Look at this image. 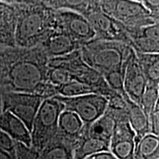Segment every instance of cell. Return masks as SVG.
<instances>
[{"instance_id":"e0dca14e","label":"cell","mask_w":159,"mask_h":159,"mask_svg":"<svg viewBox=\"0 0 159 159\" xmlns=\"http://www.w3.org/2000/svg\"><path fill=\"white\" fill-rule=\"evenodd\" d=\"M127 105L128 122L136 135V145L143 137L149 134L148 117L141 107L130 100L126 94L122 96Z\"/></svg>"},{"instance_id":"9a60e30c","label":"cell","mask_w":159,"mask_h":159,"mask_svg":"<svg viewBox=\"0 0 159 159\" xmlns=\"http://www.w3.org/2000/svg\"><path fill=\"white\" fill-rule=\"evenodd\" d=\"M16 11L12 3L0 2V46L16 47L15 28Z\"/></svg>"},{"instance_id":"484cf974","label":"cell","mask_w":159,"mask_h":159,"mask_svg":"<svg viewBox=\"0 0 159 159\" xmlns=\"http://www.w3.org/2000/svg\"><path fill=\"white\" fill-rule=\"evenodd\" d=\"M72 80L68 71L59 68L49 67L47 71V82L53 87H59Z\"/></svg>"},{"instance_id":"d6a6232c","label":"cell","mask_w":159,"mask_h":159,"mask_svg":"<svg viewBox=\"0 0 159 159\" xmlns=\"http://www.w3.org/2000/svg\"><path fill=\"white\" fill-rule=\"evenodd\" d=\"M2 47H1V46H0V49H1V48H2Z\"/></svg>"},{"instance_id":"ac0fdd59","label":"cell","mask_w":159,"mask_h":159,"mask_svg":"<svg viewBox=\"0 0 159 159\" xmlns=\"http://www.w3.org/2000/svg\"><path fill=\"white\" fill-rule=\"evenodd\" d=\"M116 125V121L112 114L105 111L102 116L87 127H84L83 134L95 137L110 142Z\"/></svg>"},{"instance_id":"52a82bcc","label":"cell","mask_w":159,"mask_h":159,"mask_svg":"<svg viewBox=\"0 0 159 159\" xmlns=\"http://www.w3.org/2000/svg\"><path fill=\"white\" fill-rule=\"evenodd\" d=\"M45 97L40 94L13 91L2 92V112L8 111L25 123L31 132L33 121Z\"/></svg>"},{"instance_id":"cb8c5ba5","label":"cell","mask_w":159,"mask_h":159,"mask_svg":"<svg viewBox=\"0 0 159 159\" xmlns=\"http://www.w3.org/2000/svg\"><path fill=\"white\" fill-rule=\"evenodd\" d=\"M159 100V86L147 85L146 89L141 99L139 106L142 109L146 116L149 117L152 112Z\"/></svg>"},{"instance_id":"603a6c76","label":"cell","mask_w":159,"mask_h":159,"mask_svg":"<svg viewBox=\"0 0 159 159\" xmlns=\"http://www.w3.org/2000/svg\"><path fill=\"white\" fill-rule=\"evenodd\" d=\"M55 96L63 97H74L86 94H99L96 89L90 85L71 80L59 87H54Z\"/></svg>"},{"instance_id":"83f0119b","label":"cell","mask_w":159,"mask_h":159,"mask_svg":"<svg viewBox=\"0 0 159 159\" xmlns=\"http://www.w3.org/2000/svg\"><path fill=\"white\" fill-rule=\"evenodd\" d=\"M149 134L159 136V103L148 117Z\"/></svg>"},{"instance_id":"8fae6325","label":"cell","mask_w":159,"mask_h":159,"mask_svg":"<svg viewBox=\"0 0 159 159\" xmlns=\"http://www.w3.org/2000/svg\"><path fill=\"white\" fill-rule=\"evenodd\" d=\"M136 135L128 121L116 123L110 141L109 152L117 159H134Z\"/></svg>"},{"instance_id":"277c9868","label":"cell","mask_w":159,"mask_h":159,"mask_svg":"<svg viewBox=\"0 0 159 159\" xmlns=\"http://www.w3.org/2000/svg\"><path fill=\"white\" fill-rule=\"evenodd\" d=\"M48 66L64 69L68 71L72 80L96 89L99 95L108 99L116 94L110 89L102 75L83 61L80 50L62 57L49 58Z\"/></svg>"},{"instance_id":"f546056e","label":"cell","mask_w":159,"mask_h":159,"mask_svg":"<svg viewBox=\"0 0 159 159\" xmlns=\"http://www.w3.org/2000/svg\"><path fill=\"white\" fill-rule=\"evenodd\" d=\"M85 159H117L114 155L111 153L109 151L107 152H102L99 153L94 154L93 156H91L88 158Z\"/></svg>"},{"instance_id":"f1b7e54d","label":"cell","mask_w":159,"mask_h":159,"mask_svg":"<svg viewBox=\"0 0 159 159\" xmlns=\"http://www.w3.org/2000/svg\"><path fill=\"white\" fill-rule=\"evenodd\" d=\"M142 2L152 16L159 21V2L158 0H143Z\"/></svg>"},{"instance_id":"44dd1931","label":"cell","mask_w":159,"mask_h":159,"mask_svg":"<svg viewBox=\"0 0 159 159\" xmlns=\"http://www.w3.org/2000/svg\"><path fill=\"white\" fill-rule=\"evenodd\" d=\"M136 55L148 84L159 86V54Z\"/></svg>"},{"instance_id":"30bf717a","label":"cell","mask_w":159,"mask_h":159,"mask_svg":"<svg viewBox=\"0 0 159 159\" xmlns=\"http://www.w3.org/2000/svg\"><path fill=\"white\" fill-rule=\"evenodd\" d=\"M126 31L135 52L159 54V23L142 27H127Z\"/></svg>"},{"instance_id":"3957f363","label":"cell","mask_w":159,"mask_h":159,"mask_svg":"<svg viewBox=\"0 0 159 159\" xmlns=\"http://www.w3.org/2000/svg\"><path fill=\"white\" fill-rule=\"evenodd\" d=\"M80 52L83 61L102 76L111 71L126 70L135 53L126 43L96 39L83 45Z\"/></svg>"},{"instance_id":"6da1fadb","label":"cell","mask_w":159,"mask_h":159,"mask_svg":"<svg viewBox=\"0 0 159 159\" xmlns=\"http://www.w3.org/2000/svg\"><path fill=\"white\" fill-rule=\"evenodd\" d=\"M49 58L39 46L31 49L2 47L0 50L2 91L30 93L46 98L55 97L47 82Z\"/></svg>"},{"instance_id":"8992f818","label":"cell","mask_w":159,"mask_h":159,"mask_svg":"<svg viewBox=\"0 0 159 159\" xmlns=\"http://www.w3.org/2000/svg\"><path fill=\"white\" fill-rule=\"evenodd\" d=\"M99 9L127 27H142L159 23L142 1H98Z\"/></svg>"},{"instance_id":"5b68a950","label":"cell","mask_w":159,"mask_h":159,"mask_svg":"<svg viewBox=\"0 0 159 159\" xmlns=\"http://www.w3.org/2000/svg\"><path fill=\"white\" fill-rule=\"evenodd\" d=\"M63 111V105L53 97L41 103L30 132L32 147L39 152L56 136L59 117Z\"/></svg>"},{"instance_id":"7402d4cb","label":"cell","mask_w":159,"mask_h":159,"mask_svg":"<svg viewBox=\"0 0 159 159\" xmlns=\"http://www.w3.org/2000/svg\"><path fill=\"white\" fill-rule=\"evenodd\" d=\"M159 137L147 134L136 145L134 159H158Z\"/></svg>"},{"instance_id":"2e32d148","label":"cell","mask_w":159,"mask_h":159,"mask_svg":"<svg viewBox=\"0 0 159 159\" xmlns=\"http://www.w3.org/2000/svg\"><path fill=\"white\" fill-rule=\"evenodd\" d=\"M83 128L84 125L82 121L76 114L64 110L60 115L57 135L75 146V144L82 136Z\"/></svg>"},{"instance_id":"d4e9b609","label":"cell","mask_w":159,"mask_h":159,"mask_svg":"<svg viewBox=\"0 0 159 159\" xmlns=\"http://www.w3.org/2000/svg\"><path fill=\"white\" fill-rule=\"evenodd\" d=\"M125 74V71L119 70L111 71L103 76L105 82L111 90L118 93L121 96L125 94L124 90Z\"/></svg>"},{"instance_id":"d6986e66","label":"cell","mask_w":159,"mask_h":159,"mask_svg":"<svg viewBox=\"0 0 159 159\" xmlns=\"http://www.w3.org/2000/svg\"><path fill=\"white\" fill-rule=\"evenodd\" d=\"M110 142L82 134L75 144L74 159H85L93 155L109 151Z\"/></svg>"},{"instance_id":"7a4b0ae2","label":"cell","mask_w":159,"mask_h":159,"mask_svg":"<svg viewBox=\"0 0 159 159\" xmlns=\"http://www.w3.org/2000/svg\"><path fill=\"white\" fill-rule=\"evenodd\" d=\"M16 11L15 45L31 49L43 42L55 29V9L46 1L13 2Z\"/></svg>"},{"instance_id":"4dcf8cb0","label":"cell","mask_w":159,"mask_h":159,"mask_svg":"<svg viewBox=\"0 0 159 159\" xmlns=\"http://www.w3.org/2000/svg\"><path fill=\"white\" fill-rule=\"evenodd\" d=\"M0 159H13L10 155L0 148Z\"/></svg>"},{"instance_id":"5bb4252c","label":"cell","mask_w":159,"mask_h":159,"mask_svg":"<svg viewBox=\"0 0 159 159\" xmlns=\"http://www.w3.org/2000/svg\"><path fill=\"white\" fill-rule=\"evenodd\" d=\"M0 130L13 142L21 143L25 146L32 147L31 135L25 123L8 111H4L0 116Z\"/></svg>"},{"instance_id":"ffe728a7","label":"cell","mask_w":159,"mask_h":159,"mask_svg":"<svg viewBox=\"0 0 159 159\" xmlns=\"http://www.w3.org/2000/svg\"><path fill=\"white\" fill-rule=\"evenodd\" d=\"M75 144L58 135L39 152V159H74Z\"/></svg>"},{"instance_id":"ba28073f","label":"cell","mask_w":159,"mask_h":159,"mask_svg":"<svg viewBox=\"0 0 159 159\" xmlns=\"http://www.w3.org/2000/svg\"><path fill=\"white\" fill-rule=\"evenodd\" d=\"M53 98L62 103L64 110L73 112L87 127L104 114L108 99L99 94H86L74 97L55 96Z\"/></svg>"},{"instance_id":"4fadbf2b","label":"cell","mask_w":159,"mask_h":159,"mask_svg":"<svg viewBox=\"0 0 159 159\" xmlns=\"http://www.w3.org/2000/svg\"><path fill=\"white\" fill-rule=\"evenodd\" d=\"M39 47L49 59L64 56L81 48L69 35L56 29L49 33Z\"/></svg>"},{"instance_id":"7c38bea8","label":"cell","mask_w":159,"mask_h":159,"mask_svg":"<svg viewBox=\"0 0 159 159\" xmlns=\"http://www.w3.org/2000/svg\"><path fill=\"white\" fill-rule=\"evenodd\" d=\"M148 82L138 62L136 52L127 66L124 77V90L130 100L138 105L146 89Z\"/></svg>"},{"instance_id":"1f68e13d","label":"cell","mask_w":159,"mask_h":159,"mask_svg":"<svg viewBox=\"0 0 159 159\" xmlns=\"http://www.w3.org/2000/svg\"><path fill=\"white\" fill-rule=\"evenodd\" d=\"M2 91L1 89H0V116H1L2 113Z\"/></svg>"},{"instance_id":"9c48e42d","label":"cell","mask_w":159,"mask_h":159,"mask_svg":"<svg viewBox=\"0 0 159 159\" xmlns=\"http://www.w3.org/2000/svg\"><path fill=\"white\" fill-rule=\"evenodd\" d=\"M55 29L64 32L82 47L95 38V33L84 16L67 9H55Z\"/></svg>"},{"instance_id":"4316f807","label":"cell","mask_w":159,"mask_h":159,"mask_svg":"<svg viewBox=\"0 0 159 159\" xmlns=\"http://www.w3.org/2000/svg\"><path fill=\"white\" fill-rule=\"evenodd\" d=\"M0 148L7 152L13 159H16L15 142L2 130H0Z\"/></svg>"}]
</instances>
